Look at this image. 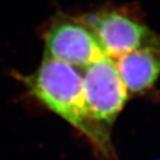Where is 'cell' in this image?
I'll return each mask as SVG.
<instances>
[{
  "instance_id": "6da1fadb",
  "label": "cell",
  "mask_w": 160,
  "mask_h": 160,
  "mask_svg": "<svg viewBox=\"0 0 160 160\" xmlns=\"http://www.w3.org/2000/svg\"><path fill=\"white\" fill-rule=\"evenodd\" d=\"M29 92L57 116L85 135L100 157L112 160L109 130L88 113L82 88V76L75 67L45 57L36 72L21 77Z\"/></svg>"
},
{
  "instance_id": "7a4b0ae2",
  "label": "cell",
  "mask_w": 160,
  "mask_h": 160,
  "mask_svg": "<svg viewBox=\"0 0 160 160\" xmlns=\"http://www.w3.org/2000/svg\"><path fill=\"white\" fill-rule=\"evenodd\" d=\"M83 97L90 117L105 128L115 122L129 97L113 58L103 56L85 68Z\"/></svg>"
},
{
  "instance_id": "3957f363",
  "label": "cell",
  "mask_w": 160,
  "mask_h": 160,
  "mask_svg": "<svg viewBox=\"0 0 160 160\" xmlns=\"http://www.w3.org/2000/svg\"><path fill=\"white\" fill-rule=\"evenodd\" d=\"M45 57L75 68H86L106 56L97 36L85 22L59 18L45 33Z\"/></svg>"
},
{
  "instance_id": "277c9868",
  "label": "cell",
  "mask_w": 160,
  "mask_h": 160,
  "mask_svg": "<svg viewBox=\"0 0 160 160\" xmlns=\"http://www.w3.org/2000/svg\"><path fill=\"white\" fill-rule=\"evenodd\" d=\"M80 20L95 32L106 55L111 58L142 47L158 36L139 20L117 9L95 11Z\"/></svg>"
},
{
  "instance_id": "5b68a950",
  "label": "cell",
  "mask_w": 160,
  "mask_h": 160,
  "mask_svg": "<svg viewBox=\"0 0 160 160\" xmlns=\"http://www.w3.org/2000/svg\"><path fill=\"white\" fill-rule=\"evenodd\" d=\"M115 63L128 92L141 93L149 90L160 76V36L118 57Z\"/></svg>"
}]
</instances>
